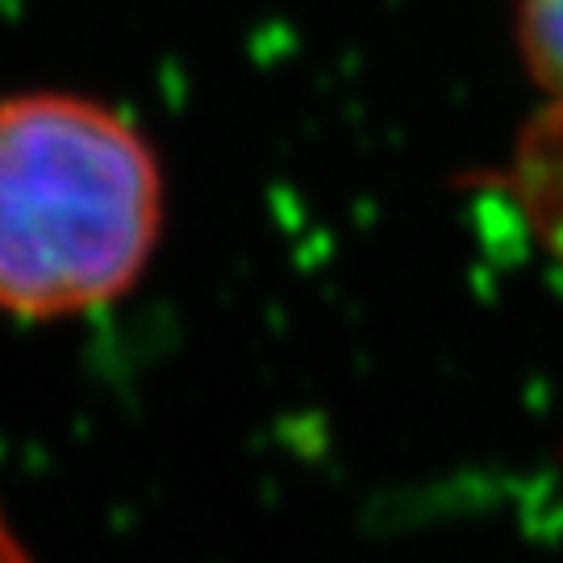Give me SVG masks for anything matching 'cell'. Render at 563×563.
<instances>
[{"label":"cell","instance_id":"6da1fadb","mask_svg":"<svg viewBox=\"0 0 563 563\" xmlns=\"http://www.w3.org/2000/svg\"><path fill=\"white\" fill-rule=\"evenodd\" d=\"M163 225L151 146L97 101H0V309L67 318L130 292Z\"/></svg>","mask_w":563,"mask_h":563},{"label":"cell","instance_id":"7a4b0ae2","mask_svg":"<svg viewBox=\"0 0 563 563\" xmlns=\"http://www.w3.org/2000/svg\"><path fill=\"white\" fill-rule=\"evenodd\" d=\"M514 192L539 234L563 251V109H547V118L526 134L514 167Z\"/></svg>","mask_w":563,"mask_h":563},{"label":"cell","instance_id":"3957f363","mask_svg":"<svg viewBox=\"0 0 563 563\" xmlns=\"http://www.w3.org/2000/svg\"><path fill=\"white\" fill-rule=\"evenodd\" d=\"M522 46L551 109H563V0H526Z\"/></svg>","mask_w":563,"mask_h":563},{"label":"cell","instance_id":"277c9868","mask_svg":"<svg viewBox=\"0 0 563 563\" xmlns=\"http://www.w3.org/2000/svg\"><path fill=\"white\" fill-rule=\"evenodd\" d=\"M0 563H30L25 560V547L18 543V534L4 522V514H0Z\"/></svg>","mask_w":563,"mask_h":563}]
</instances>
